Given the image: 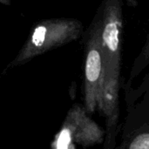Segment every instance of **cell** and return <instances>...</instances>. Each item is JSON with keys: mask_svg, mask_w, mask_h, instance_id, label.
<instances>
[{"mask_svg": "<svg viewBox=\"0 0 149 149\" xmlns=\"http://www.w3.org/2000/svg\"><path fill=\"white\" fill-rule=\"evenodd\" d=\"M0 2H1L3 4H5V5H10V0H0Z\"/></svg>", "mask_w": 149, "mask_h": 149, "instance_id": "9", "label": "cell"}, {"mask_svg": "<svg viewBox=\"0 0 149 149\" xmlns=\"http://www.w3.org/2000/svg\"><path fill=\"white\" fill-rule=\"evenodd\" d=\"M120 149H149V122L127 137Z\"/></svg>", "mask_w": 149, "mask_h": 149, "instance_id": "6", "label": "cell"}, {"mask_svg": "<svg viewBox=\"0 0 149 149\" xmlns=\"http://www.w3.org/2000/svg\"><path fill=\"white\" fill-rule=\"evenodd\" d=\"M123 0H104L100 8V40L107 63V76L120 79Z\"/></svg>", "mask_w": 149, "mask_h": 149, "instance_id": "3", "label": "cell"}, {"mask_svg": "<svg viewBox=\"0 0 149 149\" xmlns=\"http://www.w3.org/2000/svg\"><path fill=\"white\" fill-rule=\"evenodd\" d=\"M103 130L88 115L85 107H73L67 113L51 149H74L75 145L89 147L102 141Z\"/></svg>", "mask_w": 149, "mask_h": 149, "instance_id": "4", "label": "cell"}, {"mask_svg": "<svg viewBox=\"0 0 149 149\" xmlns=\"http://www.w3.org/2000/svg\"><path fill=\"white\" fill-rule=\"evenodd\" d=\"M83 34L82 23L75 18L57 17L37 22L9 68L22 65L33 58L73 42Z\"/></svg>", "mask_w": 149, "mask_h": 149, "instance_id": "1", "label": "cell"}, {"mask_svg": "<svg viewBox=\"0 0 149 149\" xmlns=\"http://www.w3.org/2000/svg\"><path fill=\"white\" fill-rule=\"evenodd\" d=\"M148 91H149V72L146 75V77H145V79H144L142 84L140 86V87L134 92L135 97L134 98V100H135L138 97H140L141 94L145 93L148 92Z\"/></svg>", "mask_w": 149, "mask_h": 149, "instance_id": "8", "label": "cell"}, {"mask_svg": "<svg viewBox=\"0 0 149 149\" xmlns=\"http://www.w3.org/2000/svg\"><path fill=\"white\" fill-rule=\"evenodd\" d=\"M107 78V63L100 40V12L85 33L84 91L87 113L103 111V93Z\"/></svg>", "mask_w": 149, "mask_h": 149, "instance_id": "2", "label": "cell"}, {"mask_svg": "<svg viewBox=\"0 0 149 149\" xmlns=\"http://www.w3.org/2000/svg\"><path fill=\"white\" fill-rule=\"evenodd\" d=\"M119 89L120 79L107 76L103 93V111L107 119V145L113 142L114 131L119 117Z\"/></svg>", "mask_w": 149, "mask_h": 149, "instance_id": "5", "label": "cell"}, {"mask_svg": "<svg viewBox=\"0 0 149 149\" xmlns=\"http://www.w3.org/2000/svg\"><path fill=\"white\" fill-rule=\"evenodd\" d=\"M149 64V32L147 36L145 44L141 49V51L140 52L139 55L137 56V58H135L132 70H131V73H130V80H132L133 79H134L138 74H140L145 68L147 65H148Z\"/></svg>", "mask_w": 149, "mask_h": 149, "instance_id": "7", "label": "cell"}]
</instances>
